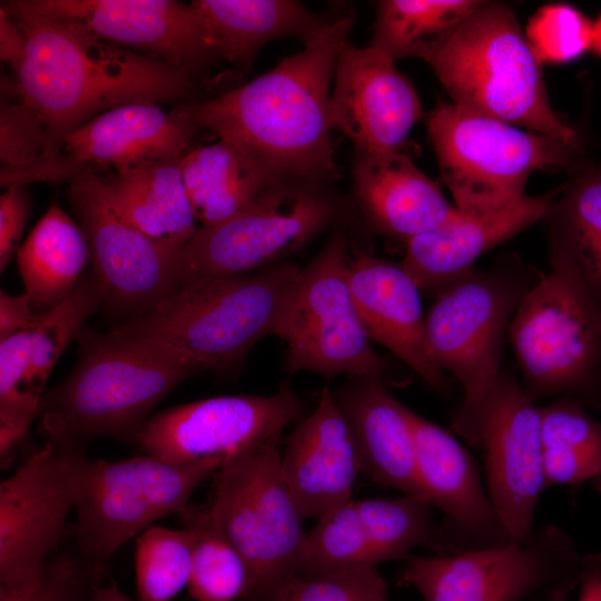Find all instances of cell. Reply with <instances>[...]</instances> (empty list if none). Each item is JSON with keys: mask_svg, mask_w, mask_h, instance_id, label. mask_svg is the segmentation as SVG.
Segmentation results:
<instances>
[{"mask_svg": "<svg viewBox=\"0 0 601 601\" xmlns=\"http://www.w3.org/2000/svg\"><path fill=\"white\" fill-rule=\"evenodd\" d=\"M352 13L329 17L303 42L252 81L218 97L175 109L247 156L273 183L335 180L329 100Z\"/></svg>", "mask_w": 601, "mask_h": 601, "instance_id": "cell-1", "label": "cell"}, {"mask_svg": "<svg viewBox=\"0 0 601 601\" xmlns=\"http://www.w3.org/2000/svg\"><path fill=\"white\" fill-rule=\"evenodd\" d=\"M27 38L18 91L43 119L49 152L71 131L134 101L174 102L193 95V75L167 61L97 38L36 13L20 0L1 1Z\"/></svg>", "mask_w": 601, "mask_h": 601, "instance_id": "cell-2", "label": "cell"}, {"mask_svg": "<svg viewBox=\"0 0 601 601\" xmlns=\"http://www.w3.org/2000/svg\"><path fill=\"white\" fill-rule=\"evenodd\" d=\"M71 372L45 393L39 432L82 449L109 437L136 442L154 408L197 372L148 339L83 329Z\"/></svg>", "mask_w": 601, "mask_h": 601, "instance_id": "cell-3", "label": "cell"}, {"mask_svg": "<svg viewBox=\"0 0 601 601\" xmlns=\"http://www.w3.org/2000/svg\"><path fill=\"white\" fill-rule=\"evenodd\" d=\"M299 270L300 266L286 260L248 275L187 283L111 331L154 342L197 373L227 368L260 339L274 335Z\"/></svg>", "mask_w": 601, "mask_h": 601, "instance_id": "cell-4", "label": "cell"}, {"mask_svg": "<svg viewBox=\"0 0 601 601\" xmlns=\"http://www.w3.org/2000/svg\"><path fill=\"white\" fill-rule=\"evenodd\" d=\"M427 63L454 104L581 149L551 108L541 62L505 4L483 1Z\"/></svg>", "mask_w": 601, "mask_h": 601, "instance_id": "cell-5", "label": "cell"}, {"mask_svg": "<svg viewBox=\"0 0 601 601\" xmlns=\"http://www.w3.org/2000/svg\"><path fill=\"white\" fill-rule=\"evenodd\" d=\"M441 177L462 214L501 210L524 196L538 169L574 165L581 154L560 139L526 132L456 104L440 102L427 120Z\"/></svg>", "mask_w": 601, "mask_h": 601, "instance_id": "cell-6", "label": "cell"}, {"mask_svg": "<svg viewBox=\"0 0 601 601\" xmlns=\"http://www.w3.org/2000/svg\"><path fill=\"white\" fill-rule=\"evenodd\" d=\"M280 435L227 460L215 473L209 509L244 558V601H270L297 573L307 532L282 470Z\"/></svg>", "mask_w": 601, "mask_h": 601, "instance_id": "cell-7", "label": "cell"}, {"mask_svg": "<svg viewBox=\"0 0 601 601\" xmlns=\"http://www.w3.org/2000/svg\"><path fill=\"white\" fill-rule=\"evenodd\" d=\"M508 335L533 402L601 398V307L568 274L552 268L529 289Z\"/></svg>", "mask_w": 601, "mask_h": 601, "instance_id": "cell-8", "label": "cell"}, {"mask_svg": "<svg viewBox=\"0 0 601 601\" xmlns=\"http://www.w3.org/2000/svg\"><path fill=\"white\" fill-rule=\"evenodd\" d=\"M581 556L559 528L525 542L453 554H410L400 581L423 601H564L578 587Z\"/></svg>", "mask_w": 601, "mask_h": 601, "instance_id": "cell-9", "label": "cell"}, {"mask_svg": "<svg viewBox=\"0 0 601 601\" xmlns=\"http://www.w3.org/2000/svg\"><path fill=\"white\" fill-rule=\"evenodd\" d=\"M349 258L338 233L300 267L274 331L286 344L287 373L381 380L386 373V359L373 349L353 299Z\"/></svg>", "mask_w": 601, "mask_h": 601, "instance_id": "cell-10", "label": "cell"}, {"mask_svg": "<svg viewBox=\"0 0 601 601\" xmlns=\"http://www.w3.org/2000/svg\"><path fill=\"white\" fill-rule=\"evenodd\" d=\"M226 461L179 463L158 455L93 460L76 506V550L105 574L112 555L165 516L184 511Z\"/></svg>", "mask_w": 601, "mask_h": 601, "instance_id": "cell-11", "label": "cell"}, {"mask_svg": "<svg viewBox=\"0 0 601 601\" xmlns=\"http://www.w3.org/2000/svg\"><path fill=\"white\" fill-rule=\"evenodd\" d=\"M338 210L337 200L319 184L275 185L234 216L198 228L184 249L185 284L248 275L284 263L333 225Z\"/></svg>", "mask_w": 601, "mask_h": 601, "instance_id": "cell-12", "label": "cell"}, {"mask_svg": "<svg viewBox=\"0 0 601 601\" xmlns=\"http://www.w3.org/2000/svg\"><path fill=\"white\" fill-rule=\"evenodd\" d=\"M534 284L510 269L471 270L444 288L425 315L433 361L463 388L454 420L469 415L495 382L512 318Z\"/></svg>", "mask_w": 601, "mask_h": 601, "instance_id": "cell-13", "label": "cell"}, {"mask_svg": "<svg viewBox=\"0 0 601 601\" xmlns=\"http://www.w3.org/2000/svg\"><path fill=\"white\" fill-rule=\"evenodd\" d=\"M93 460L60 441L45 444L0 484V587L36 580L58 552Z\"/></svg>", "mask_w": 601, "mask_h": 601, "instance_id": "cell-14", "label": "cell"}, {"mask_svg": "<svg viewBox=\"0 0 601 601\" xmlns=\"http://www.w3.org/2000/svg\"><path fill=\"white\" fill-rule=\"evenodd\" d=\"M453 428L483 451L486 490L497 516L513 541L525 542L546 489L541 407L502 368L480 404L453 420Z\"/></svg>", "mask_w": 601, "mask_h": 601, "instance_id": "cell-15", "label": "cell"}, {"mask_svg": "<svg viewBox=\"0 0 601 601\" xmlns=\"http://www.w3.org/2000/svg\"><path fill=\"white\" fill-rule=\"evenodd\" d=\"M67 198L88 240L93 276L109 308L131 319L185 284V245L150 238L120 219L106 203L95 170L70 183Z\"/></svg>", "mask_w": 601, "mask_h": 601, "instance_id": "cell-16", "label": "cell"}, {"mask_svg": "<svg viewBox=\"0 0 601 601\" xmlns=\"http://www.w3.org/2000/svg\"><path fill=\"white\" fill-rule=\"evenodd\" d=\"M303 412V401L287 384L272 395L214 396L155 413L136 443L144 453L179 463L227 461L282 434Z\"/></svg>", "mask_w": 601, "mask_h": 601, "instance_id": "cell-17", "label": "cell"}, {"mask_svg": "<svg viewBox=\"0 0 601 601\" xmlns=\"http://www.w3.org/2000/svg\"><path fill=\"white\" fill-rule=\"evenodd\" d=\"M433 509L414 495L351 499L319 518L307 532L296 574L377 568L383 562L405 560L416 546L450 554Z\"/></svg>", "mask_w": 601, "mask_h": 601, "instance_id": "cell-18", "label": "cell"}, {"mask_svg": "<svg viewBox=\"0 0 601 601\" xmlns=\"http://www.w3.org/2000/svg\"><path fill=\"white\" fill-rule=\"evenodd\" d=\"M422 116L418 95L395 61L373 46L347 40L338 51L329 100L332 129L339 130L358 155L403 152Z\"/></svg>", "mask_w": 601, "mask_h": 601, "instance_id": "cell-19", "label": "cell"}, {"mask_svg": "<svg viewBox=\"0 0 601 601\" xmlns=\"http://www.w3.org/2000/svg\"><path fill=\"white\" fill-rule=\"evenodd\" d=\"M42 16L194 72L215 57L190 3L175 0H20Z\"/></svg>", "mask_w": 601, "mask_h": 601, "instance_id": "cell-20", "label": "cell"}, {"mask_svg": "<svg viewBox=\"0 0 601 601\" xmlns=\"http://www.w3.org/2000/svg\"><path fill=\"white\" fill-rule=\"evenodd\" d=\"M413 425L418 497L444 514L442 528L451 554L515 542L465 447L449 431L414 412Z\"/></svg>", "mask_w": 601, "mask_h": 601, "instance_id": "cell-21", "label": "cell"}, {"mask_svg": "<svg viewBox=\"0 0 601 601\" xmlns=\"http://www.w3.org/2000/svg\"><path fill=\"white\" fill-rule=\"evenodd\" d=\"M282 470L304 519L318 520L351 500L362 460L329 386L322 388L314 411L287 439Z\"/></svg>", "mask_w": 601, "mask_h": 601, "instance_id": "cell-22", "label": "cell"}, {"mask_svg": "<svg viewBox=\"0 0 601 601\" xmlns=\"http://www.w3.org/2000/svg\"><path fill=\"white\" fill-rule=\"evenodd\" d=\"M348 282L368 337L444 393L446 377L430 354L422 292L412 276L401 264L359 253L349 258Z\"/></svg>", "mask_w": 601, "mask_h": 601, "instance_id": "cell-23", "label": "cell"}, {"mask_svg": "<svg viewBox=\"0 0 601 601\" xmlns=\"http://www.w3.org/2000/svg\"><path fill=\"white\" fill-rule=\"evenodd\" d=\"M200 129L152 101L117 106L65 137L62 149L81 164L128 173L183 157Z\"/></svg>", "mask_w": 601, "mask_h": 601, "instance_id": "cell-24", "label": "cell"}, {"mask_svg": "<svg viewBox=\"0 0 601 601\" xmlns=\"http://www.w3.org/2000/svg\"><path fill=\"white\" fill-rule=\"evenodd\" d=\"M560 191L522 196L512 205L487 214H462L406 243L401 265L422 293L436 296L473 270L475 260L543 219Z\"/></svg>", "mask_w": 601, "mask_h": 601, "instance_id": "cell-25", "label": "cell"}, {"mask_svg": "<svg viewBox=\"0 0 601 601\" xmlns=\"http://www.w3.org/2000/svg\"><path fill=\"white\" fill-rule=\"evenodd\" d=\"M334 393L357 442L362 472L418 497L413 411L381 378L352 377Z\"/></svg>", "mask_w": 601, "mask_h": 601, "instance_id": "cell-26", "label": "cell"}, {"mask_svg": "<svg viewBox=\"0 0 601 601\" xmlns=\"http://www.w3.org/2000/svg\"><path fill=\"white\" fill-rule=\"evenodd\" d=\"M352 177L355 197L371 226L405 243L459 213L404 152L359 155Z\"/></svg>", "mask_w": 601, "mask_h": 601, "instance_id": "cell-27", "label": "cell"}, {"mask_svg": "<svg viewBox=\"0 0 601 601\" xmlns=\"http://www.w3.org/2000/svg\"><path fill=\"white\" fill-rule=\"evenodd\" d=\"M207 43L216 57L247 67L268 42L298 37L306 41L328 21L294 0H194Z\"/></svg>", "mask_w": 601, "mask_h": 601, "instance_id": "cell-28", "label": "cell"}, {"mask_svg": "<svg viewBox=\"0 0 601 601\" xmlns=\"http://www.w3.org/2000/svg\"><path fill=\"white\" fill-rule=\"evenodd\" d=\"M181 158L100 176L109 208L150 238L186 245L198 228L183 180Z\"/></svg>", "mask_w": 601, "mask_h": 601, "instance_id": "cell-29", "label": "cell"}, {"mask_svg": "<svg viewBox=\"0 0 601 601\" xmlns=\"http://www.w3.org/2000/svg\"><path fill=\"white\" fill-rule=\"evenodd\" d=\"M543 219L552 268L568 274L601 307V169L561 187Z\"/></svg>", "mask_w": 601, "mask_h": 601, "instance_id": "cell-30", "label": "cell"}, {"mask_svg": "<svg viewBox=\"0 0 601 601\" xmlns=\"http://www.w3.org/2000/svg\"><path fill=\"white\" fill-rule=\"evenodd\" d=\"M180 168L190 207L201 227L234 216L278 185L223 139L190 148Z\"/></svg>", "mask_w": 601, "mask_h": 601, "instance_id": "cell-31", "label": "cell"}, {"mask_svg": "<svg viewBox=\"0 0 601 601\" xmlns=\"http://www.w3.org/2000/svg\"><path fill=\"white\" fill-rule=\"evenodd\" d=\"M24 293L45 309L65 300L82 279L90 258L86 235L53 201L17 252Z\"/></svg>", "mask_w": 601, "mask_h": 601, "instance_id": "cell-32", "label": "cell"}, {"mask_svg": "<svg viewBox=\"0 0 601 601\" xmlns=\"http://www.w3.org/2000/svg\"><path fill=\"white\" fill-rule=\"evenodd\" d=\"M479 0H384L377 4L370 46L394 61L428 62L481 7Z\"/></svg>", "mask_w": 601, "mask_h": 601, "instance_id": "cell-33", "label": "cell"}, {"mask_svg": "<svg viewBox=\"0 0 601 601\" xmlns=\"http://www.w3.org/2000/svg\"><path fill=\"white\" fill-rule=\"evenodd\" d=\"M546 487L590 483L601 491V423L572 398L541 407Z\"/></svg>", "mask_w": 601, "mask_h": 601, "instance_id": "cell-34", "label": "cell"}, {"mask_svg": "<svg viewBox=\"0 0 601 601\" xmlns=\"http://www.w3.org/2000/svg\"><path fill=\"white\" fill-rule=\"evenodd\" d=\"M179 516L191 539L189 595L197 601H244L250 588L249 569L208 503H190Z\"/></svg>", "mask_w": 601, "mask_h": 601, "instance_id": "cell-35", "label": "cell"}, {"mask_svg": "<svg viewBox=\"0 0 601 601\" xmlns=\"http://www.w3.org/2000/svg\"><path fill=\"white\" fill-rule=\"evenodd\" d=\"M102 304L104 297L92 274L83 276L65 300L35 315L28 327L30 343L26 381L31 396L39 403L59 357Z\"/></svg>", "mask_w": 601, "mask_h": 601, "instance_id": "cell-36", "label": "cell"}, {"mask_svg": "<svg viewBox=\"0 0 601 601\" xmlns=\"http://www.w3.org/2000/svg\"><path fill=\"white\" fill-rule=\"evenodd\" d=\"M191 539L185 529L151 525L137 538L136 588L139 601H170L187 588Z\"/></svg>", "mask_w": 601, "mask_h": 601, "instance_id": "cell-37", "label": "cell"}, {"mask_svg": "<svg viewBox=\"0 0 601 601\" xmlns=\"http://www.w3.org/2000/svg\"><path fill=\"white\" fill-rule=\"evenodd\" d=\"M29 328L0 341V456L6 461L22 442L40 404L30 395L26 374Z\"/></svg>", "mask_w": 601, "mask_h": 601, "instance_id": "cell-38", "label": "cell"}, {"mask_svg": "<svg viewBox=\"0 0 601 601\" xmlns=\"http://www.w3.org/2000/svg\"><path fill=\"white\" fill-rule=\"evenodd\" d=\"M525 37L541 63H565L591 50L593 21L571 4L550 3L531 17Z\"/></svg>", "mask_w": 601, "mask_h": 601, "instance_id": "cell-39", "label": "cell"}, {"mask_svg": "<svg viewBox=\"0 0 601 601\" xmlns=\"http://www.w3.org/2000/svg\"><path fill=\"white\" fill-rule=\"evenodd\" d=\"M105 577L77 550L58 551L32 582L0 587V601H91Z\"/></svg>", "mask_w": 601, "mask_h": 601, "instance_id": "cell-40", "label": "cell"}, {"mask_svg": "<svg viewBox=\"0 0 601 601\" xmlns=\"http://www.w3.org/2000/svg\"><path fill=\"white\" fill-rule=\"evenodd\" d=\"M270 601H391L387 583L377 568L294 574Z\"/></svg>", "mask_w": 601, "mask_h": 601, "instance_id": "cell-41", "label": "cell"}, {"mask_svg": "<svg viewBox=\"0 0 601 601\" xmlns=\"http://www.w3.org/2000/svg\"><path fill=\"white\" fill-rule=\"evenodd\" d=\"M0 161L27 164L48 151V131L40 114L18 91L14 80L1 83Z\"/></svg>", "mask_w": 601, "mask_h": 601, "instance_id": "cell-42", "label": "cell"}, {"mask_svg": "<svg viewBox=\"0 0 601 601\" xmlns=\"http://www.w3.org/2000/svg\"><path fill=\"white\" fill-rule=\"evenodd\" d=\"M95 168L79 162L63 150L45 152L36 159L17 166H0V185L2 188L23 186L31 183L68 185Z\"/></svg>", "mask_w": 601, "mask_h": 601, "instance_id": "cell-43", "label": "cell"}, {"mask_svg": "<svg viewBox=\"0 0 601 601\" xmlns=\"http://www.w3.org/2000/svg\"><path fill=\"white\" fill-rule=\"evenodd\" d=\"M31 211L29 191L23 186L6 188L0 197V272L21 246V237Z\"/></svg>", "mask_w": 601, "mask_h": 601, "instance_id": "cell-44", "label": "cell"}, {"mask_svg": "<svg viewBox=\"0 0 601 601\" xmlns=\"http://www.w3.org/2000/svg\"><path fill=\"white\" fill-rule=\"evenodd\" d=\"M31 305L32 302L24 292L19 295L0 292V341L31 325L36 315Z\"/></svg>", "mask_w": 601, "mask_h": 601, "instance_id": "cell-45", "label": "cell"}, {"mask_svg": "<svg viewBox=\"0 0 601 601\" xmlns=\"http://www.w3.org/2000/svg\"><path fill=\"white\" fill-rule=\"evenodd\" d=\"M27 55V38L19 24L0 6V58L14 76L18 73Z\"/></svg>", "mask_w": 601, "mask_h": 601, "instance_id": "cell-46", "label": "cell"}, {"mask_svg": "<svg viewBox=\"0 0 601 601\" xmlns=\"http://www.w3.org/2000/svg\"><path fill=\"white\" fill-rule=\"evenodd\" d=\"M578 601H601V553L581 558Z\"/></svg>", "mask_w": 601, "mask_h": 601, "instance_id": "cell-47", "label": "cell"}, {"mask_svg": "<svg viewBox=\"0 0 601 601\" xmlns=\"http://www.w3.org/2000/svg\"><path fill=\"white\" fill-rule=\"evenodd\" d=\"M91 601H132L115 583L99 585Z\"/></svg>", "mask_w": 601, "mask_h": 601, "instance_id": "cell-48", "label": "cell"}, {"mask_svg": "<svg viewBox=\"0 0 601 601\" xmlns=\"http://www.w3.org/2000/svg\"><path fill=\"white\" fill-rule=\"evenodd\" d=\"M591 50L601 57V16L593 21V39Z\"/></svg>", "mask_w": 601, "mask_h": 601, "instance_id": "cell-49", "label": "cell"}, {"mask_svg": "<svg viewBox=\"0 0 601 601\" xmlns=\"http://www.w3.org/2000/svg\"><path fill=\"white\" fill-rule=\"evenodd\" d=\"M532 601H541V600H532Z\"/></svg>", "mask_w": 601, "mask_h": 601, "instance_id": "cell-50", "label": "cell"}]
</instances>
